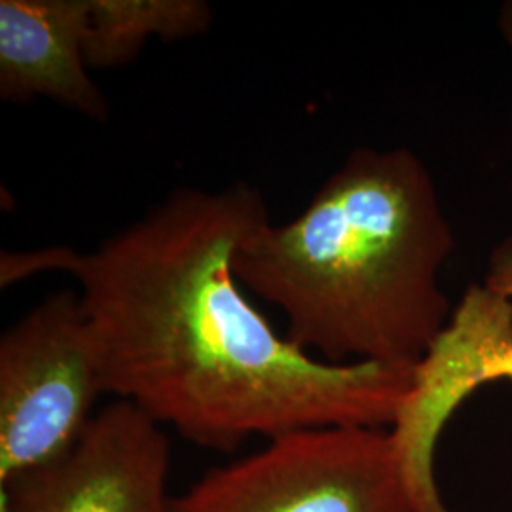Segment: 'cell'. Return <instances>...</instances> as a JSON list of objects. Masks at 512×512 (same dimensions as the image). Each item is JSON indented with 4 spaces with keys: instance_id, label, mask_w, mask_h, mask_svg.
Masks as SVG:
<instances>
[{
    "instance_id": "obj_1",
    "label": "cell",
    "mask_w": 512,
    "mask_h": 512,
    "mask_svg": "<svg viewBox=\"0 0 512 512\" xmlns=\"http://www.w3.org/2000/svg\"><path fill=\"white\" fill-rule=\"evenodd\" d=\"M270 220L249 184L179 188L78 253L71 275L107 395L215 452L317 427L391 429L414 366L327 363L281 336L241 287L239 243Z\"/></svg>"
},
{
    "instance_id": "obj_2",
    "label": "cell",
    "mask_w": 512,
    "mask_h": 512,
    "mask_svg": "<svg viewBox=\"0 0 512 512\" xmlns=\"http://www.w3.org/2000/svg\"><path fill=\"white\" fill-rule=\"evenodd\" d=\"M456 249L427 165L410 148H355L308 205L239 243L234 274L287 317V338L334 363L416 366L452 304Z\"/></svg>"
},
{
    "instance_id": "obj_3",
    "label": "cell",
    "mask_w": 512,
    "mask_h": 512,
    "mask_svg": "<svg viewBox=\"0 0 512 512\" xmlns=\"http://www.w3.org/2000/svg\"><path fill=\"white\" fill-rule=\"evenodd\" d=\"M175 512H420L389 429L293 431L175 495Z\"/></svg>"
},
{
    "instance_id": "obj_4",
    "label": "cell",
    "mask_w": 512,
    "mask_h": 512,
    "mask_svg": "<svg viewBox=\"0 0 512 512\" xmlns=\"http://www.w3.org/2000/svg\"><path fill=\"white\" fill-rule=\"evenodd\" d=\"M107 395L78 291L48 294L0 338V488L65 458Z\"/></svg>"
},
{
    "instance_id": "obj_5",
    "label": "cell",
    "mask_w": 512,
    "mask_h": 512,
    "mask_svg": "<svg viewBox=\"0 0 512 512\" xmlns=\"http://www.w3.org/2000/svg\"><path fill=\"white\" fill-rule=\"evenodd\" d=\"M497 380H512V298L473 283L414 366L410 393L389 429L418 511L452 512L435 476L442 429L480 385Z\"/></svg>"
},
{
    "instance_id": "obj_6",
    "label": "cell",
    "mask_w": 512,
    "mask_h": 512,
    "mask_svg": "<svg viewBox=\"0 0 512 512\" xmlns=\"http://www.w3.org/2000/svg\"><path fill=\"white\" fill-rule=\"evenodd\" d=\"M165 429L126 401L103 406L65 458L0 488L2 512H175Z\"/></svg>"
},
{
    "instance_id": "obj_7",
    "label": "cell",
    "mask_w": 512,
    "mask_h": 512,
    "mask_svg": "<svg viewBox=\"0 0 512 512\" xmlns=\"http://www.w3.org/2000/svg\"><path fill=\"white\" fill-rule=\"evenodd\" d=\"M88 0H0V99H48L93 122L110 107L86 63Z\"/></svg>"
},
{
    "instance_id": "obj_8",
    "label": "cell",
    "mask_w": 512,
    "mask_h": 512,
    "mask_svg": "<svg viewBox=\"0 0 512 512\" xmlns=\"http://www.w3.org/2000/svg\"><path fill=\"white\" fill-rule=\"evenodd\" d=\"M213 23L203 0H88L84 54L90 71H109L135 61L148 40L177 42L200 37Z\"/></svg>"
},
{
    "instance_id": "obj_9",
    "label": "cell",
    "mask_w": 512,
    "mask_h": 512,
    "mask_svg": "<svg viewBox=\"0 0 512 512\" xmlns=\"http://www.w3.org/2000/svg\"><path fill=\"white\" fill-rule=\"evenodd\" d=\"M78 251L71 247H44L35 251H2L0 255V287H12L33 275L44 272L71 274Z\"/></svg>"
},
{
    "instance_id": "obj_10",
    "label": "cell",
    "mask_w": 512,
    "mask_h": 512,
    "mask_svg": "<svg viewBox=\"0 0 512 512\" xmlns=\"http://www.w3.org/2000/svg\"><path fill=\"white\" fill-rule=\"evenodd\" d=\"M484 285L512 298V234L492 251Z\"/></svg>"
},
{
    "instance_id": "obj_11",
    "label": "cell",
    "mask_w": 512,
    "mask_h": 512,
    "mask_svg": "<svg viewBox=\"0 0 512 512\" xmlns=\"http://www.w3.org/2000/svg\"><path fill=\"white\" fill-rule=\"evenodd\" d=\"M499 25L503 31V37L511 44L512 48V2H507L501 10V18H499Z\"/></svg>"
}]
</instances>
